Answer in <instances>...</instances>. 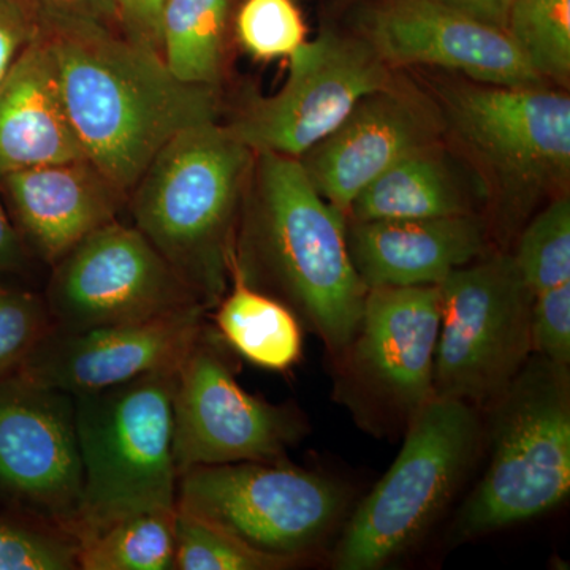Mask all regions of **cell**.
Wrapping results in <instances>:
<instances>
[{
	"label": "cell",
	"mask_w": 570,
	"mask_h": 570,
	"mask_svg": "<svg viewBox=\"0 0 570 570\" xmlns=\"http://www.w3.org/2000/svg\"><path fill=\"white\" fill-rule=\"evenodd\" d=\"M40 32V22L22 0H0V85Z\"/></svg>",
	"instance_id": "d6a6232c"
},
{
	"label": "cell",
	"mask_w": 570,
	"mask_h": 570,
	"mask_svg": "<svg viewBox=\"0 0 570 570\" xmlns=\"http://www.w3.org/2000/svg\"><path fill=\"white\" fill-rule=\"evenodd\" d=\"M512 257L532 295L570 284L568 195L554 198L528 224Z\"/></svg>",
	"instance_id": "484cf974"
},
{
	"label": "cell",
	"mask_w": 570,
	"mask_h": 570,
	"mask_svg": "<svg viewBox=\"0 0 570 570\" xmlns=\"http://www.w3.org/2000/svg\"><path fill=\"white\" fill-rule=\"evenodd\" d=\"M438 285L367 288L354 336L336 358V400L377 433L406 431L434 397Z\"/></svg>",
	"instance_id": "9c48e42d"
},
{
	"label": "cell",
	"mask_w": 570,
	"mask_h": 570,
	"mask_svg": "<svg viewBox=\"0 0 570 570\" xmlns=\"http://www.w3.org/2000/svg\"><path fill=\"white\" fill-rule=\"evenodd\" d=\"M40 31L86 157L127 197L171 138L217 121L216 88L179 81L108 26L47 14Z\"/></svg>",
	"instance_id": "6da1fadb"
},
{
	"label": "cell",
	"mask_w": 570,
	"mask_h": 570,
	"mask_svg": "<svg viewBox=\"0 0 570 570\" xmlns=\"http://www.w3.org/2000/svg\"><path fill=\"white\" fill-rule=\"evenodd\" d=\"M374 2H376V0H374Z\"/></svg>",
	"instance_id": "8d00e7d4"
},
{
	"label": "cell",
	"mask_w": 570,
	"mask_h": 570,
	"mask_svg": "<svg viewBox=\"0 0 570 570\" xmlns=\"http://www.w3.org/2000/svg\"><path fill=\"white\" fill-rule=\"evenodd\" d=\"M294 566L250 549L219 528L176 510L174 570H281Z\"/></svg>",
	"instance_id": "4316f807"
},
{
	"label": "cell",
	"mask_w": 570,
	"mask_h": 570,
	"mask_svg": "<svg viewBox=\"0 0 570 570\" xmlns=\"http://www.w3.org/2000/svg\"><path fill=\"white\" fill-rule=\"evenodd\" d=\"M28 253V246L18 232L17 225L11 223L0 197V275L24 268Z\"/></svg>",
	"instance_id": "e575fe53"
},
{
	"label": "cell",
	"mask_w": 570,
	"mask_h": 570,
	"mask_svg": "<svg viewBox=\"0 0 570 570\" xmlns=\"http://www.w3.org/2000/svg\"><path fill=\"white\" fill-rule=\"evenodd\" d=\"M45 302L52 326L130 324L204 306L134 225L97 228L51 266Z\"/></svg>",
	"instance_id": "4fadbf2b"
},
{
	"label": "cell",
	"mask_w": 570,
	"mask_h": 570,
	"mask_svg": "<svg viewBox=\"0 0 570 570\" xmlns=\"http://www.w3.org/2000/svg\"><path fill=\"white\" fill-rule=\"evenodd\" d=\"M223 337L206 324L176 370L174 456L179 474L198 466L281 461L303 434L288 406L250 395L236 381Z\"/></svg>",
	"instance_id": "8fae6325"
},
{
	"label": "cell",
	"mask_w": 570,
	"mask_h": 570,
	"mask_svg": "<svg viewBox=\"0 0 570 570\" xmlns=\"http://www.w3.org/2000/svg\"><path fill=\"white\" fill-rule=\"evenodd\" d=\"M474 214L466 186L436 142L401 157L360 193L347 220L426 219Z\"/></svg>",
	"instance_id": "44dd1931"
},
{
	"label": "cell",
	"mask_w": 570,
	"mask_h": 570,
	"mask_svg": "<svg viewBox=\"0 0 570 570\" xmlns=\"http://www.w3.org/2000/svg\"><path fill=\"white\" fill-rule=\"evenodd\" d=\"M176 510L299 564L343 519L346 494L332 479L284 460L243 461L179 474Z\"/></svg>",
	"instance_id": "ba28073f"
},
{
	"label": "cell",
	"mask_w": 570,
	"mask_h": 570,
	"mask_svg": "<svg viewBox=\"0 0 570 570\" xmlns=\"http://www.w3.org/2000/svg\"><path fill=\"white\" fill-rule=\"evenodd\" d=\"M51 328L45 296L0 285V381L22 365Z\"/></svg>",
	"instance_id": "f1b7e54d"
},
{
	"label": "cell",
	"mask_w": 570,
	"mask_h": 570,
	"mask_svg": "<svg viewBox=\"0 0 570 570\" xmlns=\"http://www.w3.org/2000/svg\"><path fill=\"white\" fill-rule=\"evenodd\" d=\"M490 406V463L456 519L463 540L538 519L570 493L569 366L532 354Z\"/></svg>",
	"instance_id": "277c9868"
},
{
	"label": "cell",
	"mask_w": 570,
	"mask_h": 570,
	"mask_svg": "<svg viewBox=\"0 0 570 570\" xmlns=\"http://www.w3.org/2000/svg\"><path fill=\"white\" fill-rule=\"evenodd\" d=\"M176 509L112 521L77 540L81 570H174Z\"/></svg>",
	"instance_id": "cb8c5ba5"
},
{
	"label": "cell",
	"mask_w": 570,
	"mask_h": 570,
	"mask_svg": "<svg viewBox=\"0 0 570 570\" xmlns=\"http://www.w3.org/2000/svg\"><path fill=\"white\" fill-rule=\"evenodd\" d=\"M439 2L505 31L512 0H439Z\"/></svg>",
	"instance_id": "d590c367"
},
{
	"label": "cell",
	"mask_w": 570,
	"mask_h": 570,
	"mask_svg": "<svg viewBox=\"0 0 570 570\" xmlns=\"http://www.w3.org/2000/svg\"><path fill=\"white\" fill-rule=\"evenodd\" d=\"M168 0H111L122 36L163 56V14Z\"/></svg>",
	"instance_id": "1f68e13d"
},
{
	"label": "cell",
	"mask_w": 570,
	"mask_h": 570,
	"mask_svg": "<svg viewBox=\"0 0 570 570\" xmlns=\"http://www.w3.org/2000/svg\"><path fill=\"white\" fill-rule=\"evenodd\" d=\"M204 306L149 321L61 330L52 326L14 373L71 396L116 387L157 371L176 370L204 328Z\"/></svg>",
	"instance_id": "9a60e30c"
},
{
	"label": "cell",
	"mask_w": 570,
	"mask_h": 570,
	"mask_svg": "<svg viewBox=\"0 0 570 570\" xmlns=\"http://www.w3.org/2000/svg\"><path fill=\"white\" fill-rule=\"evenodd\" d=\"M236 32L254 58H291L306 41V24L294 0H246L236 18Z\"/></svg>",
	"instance_id": "83f0119b"
},
{
	"label": "cell",
	"mask_w": 570,
	"mask_h": 570,
	"mask_svg": "<svg viewBox=\"0 0 570 570\" xmlns=\"http://www.w3.org/2000/svg\"><path fill=\"white\" fill-rule=\"evenodd\" d=\"M78 159L88 157L67 116L40 31L0 85V178Z\"/></svg>",
	"instance_id": "ffe728a7"
},
{
	"label": "cell",
	"mask_w": 570,
	"mask_h": 570,
	"mask_svg": "<svg viewBox=\"0 0 570 570\" xmlns=\"http://www.w3.org/2000/svg\"><path fill=\"white\" fill-rule=\"evenodd\" d=\"M255 154L217 121L171 138L127 198L134 227L206 309L230 284V257Z\"/></svg>",
	"instance_id": "3957f363"
},
{
	"label": "cell",
	"mask_w": 570,
	"mask_h": 570,
	"mask_svg": "<svg viewBox=\"0 0 570 570\" xmlns=\"http://www.w3.org/2000/svg\"><path fill=\"white\" fill-rule=\"evenodd\" d=\"M444 119L417 92L395 82L363 97L298 163L322 197L346 214L377 176L406 154L436 142Z\"/></svg>",
	"instance_id": "e0dca14e"
},
{
	"label": "cell",
	"mask_w": 570,
	"mask_h": 570,
	"mask_svg": "<svg viewBox=\"0 0 570 570\" xmlns=\"http://www.w3.org/2000/svg\"><path fill=\"white\" fill-rule=\"evenodd\" d=\"M176 370L73 396L82 463L75 542L124 517L176 509Z\"/></svg>",
	"instance_id": "5b68a950"
},
{
	"label": "cell",
	"mask_w": 570,
	"mask_h": 570,
	"mask_svg": "<svg viewBox=\"0 0 570 570\" xmlns=\"http://www.w3.org/2000/svg\"><path fill=\"white\" fill-rule=\"evenodd\" d=\"M450 130L494 186L510 213L568 183L570 99L543 86L464 82L442 94Z\"/></svg>",
	"instance_id": "30bf717a"
},
{
	"label": "cell",
	"mask_w": 570,
	"mask_h": 570,
	"mask_svg": "<svg viewBox=\"0 0 570 570\" xmlns=\"http://www.w3.org/2000/svg\"><path fill=\"white\" fill-rule=\"evenodd\" d=\"M392 82L387 63L362 36L325 31L288 58L287 80L279 92L254 97L225 127L254 154L299 159L363 97Z\"/></svg>",
	"instance_id": "7c38bea8"
},
{
	"label": "cell",
	"mask_w": 570,
	"mask_h": 570,
	"mask_svg": "<svg viewBox=\"0 0 570 570\" xmlns=\"http://www.w3.org/2000/svg\"><path fill=\"white\" fill-rule=\"evenodd\" d=\"M438 288L434 396L489 406L532 355L534 295L508 254L460 266Z\"/></svg>",
	"instance_id": "52a82bcc"
},
{
	"label": "cell",
	"mask_w": 570,
	"mask_h": 570,
	"mask_svg": "<svg viewBox=\"0 0 570 570\" xmlns=\"http://www.w3.org/2000/svg\"><path fill=\"white\" fill-rule=\"evenodd\" d=\"M505 32L546 80L570 78V0H512Z\"/></svg>",
	"instance_id": "d4e9b609"
},
{
	"label": "cell",
	"mask_w": 570,
	"mask_h": 570,
	"mask_svg": "<svg viewBox=\"0 0 570 570\" xmlns=\"http://www.w3.org/2000/svg\"><path fill=\"white\" fill-rule=\"evenodd\" d=\"M77 542L32 521L0 520V570H73Z\"/></svg>",
	"instance_id": "f546056e"
},
{
	"label": "cell",
	"mask_w": 570,
	"mask_h": 570,
	"mask_svg": "<svg viewBox=\"0 0 570 570\" xmlns=\"http://www.w3.org/2000/svg\"><path fill=\"white\" fill-rule=\"evenodd\" d=\"M250 181L230 268L291 307L336 356L354 336L367 294L348 255L347 216L294 157L255 154Z\"/></svg>",
	"instance_id": "7a4b0ae2"
},
{
	"label": "cell",
	"mask_w": 570,
	"mask_h": 570,
	"mask_svg": "<svg viewBox=\"0 0 570 570\" xmlns=\"http://www.w3.org/2000/svg\"><path fill=\"white\" fill-rule=\"evenodd\" d=\"M532 354L570 365V284L540 292L532 299Z\"/></svg>",
	"instance_id": "4dcf8cb0"
},
{
	"label": "cell",
	"mask_w": 570,
	"mask_h": 570,
	"mask_svg": "<svg viewBox=\"0 0 570 570\" xmlns=\"http://www.w3.org/2000/svg\"><path fill=\"white\" fill-rule=\"evenodd\" d=\"M227 14L228 0H168L163 14V59L179 81L217 88Z\"/></svg>",
	"instance_id": "603a6c76"
},
{
	"label": "cell",
	"mask_w": 570,
	"mask_h": 570,
	"mask_svg": "<svg viewBox=\"0 0 570 570\" xmlns=\"http://www.w3.org/2000/svg\"><path fill=\"white\" fill-rule=\"evenodd\" d=\"M0 497L73 539L82 499L73 396L18 373L0 381Z\"/></svg>",
	"instance_id": "5bb4252c"
},
{
	"label": "cell",
	"mask_w": 570,
	"mask_h": 570,
	"mask_svg": "<svg viewBox=\"0 0 570 570\" xmlns=\"http://www.w3.org/2000/svg\"><path fill=\"white\" fill-rule=\"evenodd\" d=\"M47 14L100 22L107 26L115 20L111 0H39Z\"/></svg>",
	"instance_id": "836d02e7"
},
{
	"label": "cell",
	"mask_w": 570,
	"mask_h": 570,
	"mask_svg": "<svg viewBox=\"0 0 570 570\" xmlns=\"http://www.w3.org/2000/svg\"><path fill=\"white\" fill-rule=\"evenodd\" d=\"M404 438L395 463L348 521L333 568L376 570L412 549L474 468L483 426L471 404L434 396Z\"/></svg>",
	"instance_id": "8992f818"
},
{
	"label": "cell",
	"mask_w": 570,
	"mask_h": 570,
	"mask_svg": "<svg viewBox=\"0 0 570 570\" xmlns=\"http://www.w3.org/2000/svg\"><path fill=\"white\" fill-rule=\"evenodd\" d=\"M362 37L387 66L459 71L480 85L543 86L509 33L439 0H376Z\"/></svg>",
	"instance_id": "2e32d148"
},
{
	"label": "cell",
	"mask_w": 570,
	"mask_h": 570,
	"mask_svg": "<svg viewBox=\"0 0 570 570\" xmlns=\"http://www.w3.org/2000/svg\"><path fill=\"white\" fill-rule=\"evenodd\" d=\"M230 291L214 307V328L225 346L254 365L287 371L303 352L302 324L291 307L253 287L230 268Z\"/></svg>",
	"instance_id": "7402d4cb"
},
{
	"label": "cell",
	"mask_w": 570,
	"mask_h": 570,
	"mask_svg": "<svg viewBox=\"0 0 570 570\" xmlns=\"http://www.w3.org/2000/svg\"><path fill=\"white\" fill-rule=\"evenodd\" d=\"M348 255L367 288L439 285L485 250L475 214L426 219L347 220Z\"/></svg>",
	"instance_id": "d6986e66"
},
{
	"label": "cell",
	"mask_w": 570,
	"mask_h": 570,
	"mask_svg": "<svg viewBox=\"0 0 570 570\" xmlns=\"http://www.w3.org/2000/svg\"><path fill=\"white\" fill-rule=\"evenodd\" d=\"M0 183L26 246L50 266L118 219L129 198L89 159L14 171Z\"/></svg>",
	"instance_id": "ac0fdd59"
}]
</instances>
